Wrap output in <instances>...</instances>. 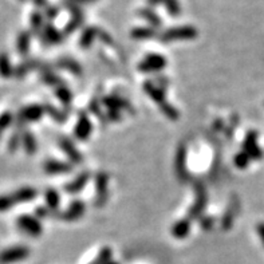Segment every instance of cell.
Here are the masks:
<instances>
[{"label": "cell", "mask_w": 264, "mask_h": 264, "mask_svg": "<svg viewBox=\"0 0 264 264\" xmlns=\"http://www.w3.org/2000/svg\"><path fill=\"white\" fill-rule=\"evenodd\" d=\"M198 35V31L195 26H176L166 28L164 31L158 32L157 39L162 43H172L180 41H193Z\"/></svg>", "instance_id": "obj_1"}, {"label": "cell", "mask_w": 264, "mask_h": 264, "mask_svg": "<svg viewBox=\"0 0 264 264\" xmlns=\"http://www.w3.org/2000/svg\"><path fill=\"white\" fill-rule=\"evenodd\" d=\"M195 192H196V201L191 207L187 216L189 221H195L197 219H201L208 202L207 191H205V188H204L201 182H196L195 184Z\"/></svg>", "instance_id": "obj_2"}, {"label": "cell", "mask_w": 264, "mask_h": 264, "mask_svg": "<svg viewBox=\"0 0 264 264\" xmlns=\"http://www.w3.org/2000/svg\"><path fill=\"white\" fill-rule=\"evenodd\" d=\"M95 200L94 205L98 208H102L108 202L109 197V175L105 172H98L95 175Z\"/></svg>", "instance_id": "obj_3"}, {"label": "cell", "mask_w": 264, "mask_h": 264, "mask_svg": "<svg viewBox=\"0 0 264 264\" xmlns=\"http://www.w3.org/2000/svg\"><path fill=\"white\" fill-rule=\"evenodd\" d=\"M16 227L19 228V231L26 233L28 236H32V238H38L43 232L41 221L30 215H22L16 219Z\"/></svg>", "instance_id": "obj_4"}, {"label": "cell", "mask_w": 264, "mask_h": 264, "mask_svg": "<svg viewBox=\"0 0 264 264\" xmlns=\"http://www.w3.org/2000/svg\"><path fill=\"white\" fill-rule=\"evenodd\" d=\"M166 58L161 54H149L140 63L138 70L141 73H158L166 67Z\"/></svg>", "instance_id": "obj_5"}, {"label": "cell", "mask_w": 264, "mask_h": 264, "mask_svg": "<svg viewBox=\"0 0 264 264\" xmlns=\"http://www.w3.org/2000/svg\"><path fill=\"white\" fill-rule=\"evenodd\" d=\"M30 256V249L26 245H15L0 252V264H14Z\"/></svg>", "instance_id": "obj_6"}, {"label": "cell", "mask_w": 264, "mask_h": 264, "mask_svg": "<svg viewBox=\"0 0 264 264\" xmlns=\"http://www.w3.org/2000/svg\"><path fill=\"white\" fill-rule=\"evenodd\" d=\"M243 152L248 155L251 160H262L263 158V151L258 145V133L251 130L245 135L243 141Z\"/></svg>", "instance_id": "obj_7"}, {"label": "cell", "mask_w": 264, "mask_h": 264, "mask_svg": "<svg viewBox=\"0 0 264 264\" xmlns=\"http://www.w3.org/2000/svg\"><path fill=\"white\" fill-rule=\"evenodd\" d=\"M86 212V204L81 200L73 201L65 212H58L55 218L62 220V221H77Z\"/></svg>", "instance_id": "obj_8"}, {"label": "cell", "mask_w": 264, "mask_h": 264, "mask_svg": "<svg viewBox=\"0 0 264 264\" xmlns=\"http://www.w3.org/2000/svg\"><path fill=\"white\" fill-rule=\"evenodd\" d=\"M175 171L180 181L185 182L189 180V173L187 169V146L180 145L177 149L176 158H175Z\"/></svg>", "instance_id": "obj_9"}, {"label": "cell", "mask_w": 264, "mask_h": 264, "mask_svg": "<svg viewBox=\"0 0 264 264\" xmlns=\"http://www.w3.org/2000/svg\"><path fill=\"white\" fill-rule=\"evenodd\" d=\"M91 130H93V125H91V121H90V118L88 117V114H79L77 125H75V130H74L75 137H77L79 141L88 140V137L91 134Z\"/></svg>", "instance_id": "obj_10"}, {"label": "cell", "mask_w": 264, "mask_h": 264, "mask_svg": "<svg viewBox=\"0 0 264 264\" xmlns=\"http://www.w3.org/2000/svg\"><path fill=\"white\" fill-rule=\"evenodd\" d=\"M62 32L58 30L57 27L52 24L51 22L50 23H46V26L43 28V32L39 37V41L43 43V44H59L61 42L63 41Z\"/></svg>", "instance_id": "obj_11"}, {"label": "cell", "mask_w": 264, "mask_h": 264, "mask_svg": "<svg viewBox=\"0 0 264 264\" xmlns=\"http://www.w3.org/2000/svg\"><path fill=\"white\" fill-rule=\"evenodd\" d=\"M144 90H145V93L148 94L160 108H162V106H165V105L168 104V102H166L165 91H164L160 86L154 85L152 81H146V82L144 83Z\"/></svg>", "instance_id": "obj_12"}, {"label": "cell", "mask_w": 264, "mask_h": 264, "mask_svg": "<svg viewBox=\"0 0 264 264\" xmlns=\"http://www.w3.org/2000/svg\"><path fill=\"white\" fill-rule=\"evenodd\" d=\"M58 142H59L61 149L67 154L70 161H73L74 164H81V162H82V154H81V152L75 148V145L71 142L70 138H67V137H61V138L58 140Z\"/></svg>", "instance_id": "obj_13"}, {"label": "cell", "mask_w": 264, "mask_h": 264, "mask_svg": "<svg viewBox=\"0 0 264 264\" xmlns=\"http://www.w3.org/2000/svg\"><path fill=\"white\" fill-rule=\"evenodd\" d=\"M18 114L21 115L24 122H35L43 117L44 109H43V105H28L26 108H23Z\"/></svg>", "instance_id": "obj_14"}, {"label": "cell", "mask_w": 264, "mask_h": 264, "mask_svg": "<svg viewBox=\"0 0 264 264\" xmlns=\"http://www.w3.org/2000/svg\"><path fill=\"white\" fill-rule=\"evenodd\" d=\"M88 180H90V173H88V172H82V173L78 175L74 180H71V181L67 182V184L65 185V191L70 193V195L79 193L83 188L88 185Z\"/></svg>", "instance_id": "obj_15"}, {"label": "cell", "mask_w": 264, "mask_h": 264, "mask_svg": "<svg viewBox=\"0 0 264 264\" xmlns=\"http://www.w3.org/2000/svg\"><path fill=\"white\" fill-rule=\"evenodd\" d=\"M43 169L48 175H59V173H68L73 171V165L63 161L47 160L43 165Z\"/></svg>", "instance_id": "obj_16"}, {"label": "cell", "mask_w": 264, "mask_h": 264, "mask_svg": "<svg viewBox=\"0 0 264 264\" xmlns=\"http://www.w3.org/2000/svg\"><path fill=\"white\" fill-rule=\"evenodd\" d=\"M42 68V81L48 85V86H54V88H62V86H66L63 79L59 75H57L55 73H52L51 67L48 65H41Z\"/></svg>", "instance_id": "obj_17"}, {"label": "cell", "mask_w": 264, "mask_h": 264, "mask_svg": "<svg viewBox=\"0 0 264 264\" xmlns=\"http://www.w3.org/2000/svg\"><path fill=\"white\" fill-rule=\"evenodd\" d=\"M37 195H38L37 189L32 187L19 188V189H16L15 192H12V193H11V196H12V198H14L15 204L32 201V200H35V198H37Z\"/></svg>", "instance_id": "obj_18"}, {"label": "cell", "mask_w": 264, "mask_h": 264, "mask_svg": "<svg viewBox=\"0 0 264 264\" xmlns=\"http://www.w3.org/2000/svg\"><path fill=\"white\" fill-rule=\"evenodd\" d=\"M137 15L140 16L141 19H144L145 22L149 23V26L155 28V30H158L161 26H162V19H161L158 14L153 11L149 7H142L140 10L137 11Z\"/></svg>", "instance_id": "obj_19"}, {"label": "cell", "mask_w": 264, "mask_h": 264, "mask_svg": "<svg viewBox=\"0 0 264 264\" xmlns=\"http://www.w3.org/2000/svg\"><path fill=\"white\" fill-rule=\"evenodd\" d=\"M158 37V30L153 27H134L130 31V38L134 41H151Z\"/></svg>", "instance_id": "obj_20"}, {"label": "cell", "mask_w": 264, "mask_h": 264, "mask_svg": "<svg viewBox=\"0 0 264 264\" xmlns=\"http://www.w3.org/2000/svg\"><path fill=\"white\" fill-rule=\"evenodd\" d=\"M98 38V27L95 26H88L83 28L81 38H79V46L83 50H88L91 47L94 41Z\"/></svg>", "instance_id": "obj_21"}, {"label": "cell", "mask_w": 264, "mask_h": 264, "mask_svg": "<svg viewBox=\"0 0 264 264\" xmlns=\"http://www.w3.org/2000/svg\"><path fill=\"white\" fill-rule=\"evenodd\" d=\"M102 104L108 108V109H113V110H129V111H133L132 106H130L129 102H126L125 99H122L118 95H108V97H104L102 99Z\"/></svg>", "instance_id": "obj_22"}, {"label": "cell", "mask_w": 264, "mask_h": 264, "mask_svg": "<svg viewBox=\"0 0 264 264\" xmlns=\"http://www.w3.org/2000/svg\"><path fill=\"white\" fill-rule=\"evenodd\" d=\"M30 46H31V32L23 30L18 34L16 38V51L19 55H27L30 51Z\"/></svg>", "instance_id": "obj_23"}, {"label": "cell", "mask_w": 264, "mask_h": 264, "mask_svg": "<svg viewBox=\"0 0 264 264\" xmlns=\"http://www.w3.org/2000/svg\"><path fill=\"white\" fill-rule=\"evenodd\" d=\"M30 26H31V32L35 37H41L43 28H44V15L41 11H34L30 15Z\"/></svg>", "instance_id": "obj_24"}, {"label": "cell", "mask_w": 264, "mask_h": 264, "mask_svg": "<svg viewBox=\"0 0 264 264\" xmlns=\"http://www.w3.org/2000/svg\"><path fill=\"white\" fill-rule=\"evenodd\" d=\"M41 65L42 63L38 59H26L24 62H22L21 65L16 66L15 70H14V75L16 78H23L28 71L41 68Z\"/></svg>", "instance_id": "obj_25"}, {"label": "cell", "mask_w": 264, "mask_h": 264, "mask_svg": "<svg viewBox=\"0 0 264 264\" xmlns=\"http://www.w3.org/2000/svg\"><path fill=\"white\" fill-rule=\"evenodd\" d=\"M55 66L58 68H62V70H67L71 74H75V75H81L82 74V66L75 61V59H71V58H61L58 59Z\"/></svg>", "instance_id": "obj_26"}, {"label": "cell", "mask_w": 264, "mask_h": 264, "mask_svg": "<svg viewBox=\"0 0 264 264\" xmlns=\"http://www.w3.org/2000/svg\"><path fill=\"white\" fill-rule=\"evenodd\" d=\"M191 223L187 218L178 220L175 225L172 227V235L176 239H185L191 232Z\"/></svg>", "instance_id": "obj_27"}, {"label": "cell", "mask_w": 264, "mask_h": 264, "mask_svg": "<svg viewBox=\"0 0 264 264\" xmlns=\"http://www.w3.org/2000/svg\"><path fill=\"white\" fill-rule=\"evenodd\" d=\"M85 22V12H81V14H75V15H71L70 21L67 22L66 27L63 28V35L67 37V35H71L74 32L77 31L79 27L82 26V23Z\"/></svg>", "instance_id": "obj_28"}, {"label": "cell", "mask_w": 264, "mask_h": 264, "mask_svg": "<svg viewBox=\"0 0 264 264\" xmlns=\"http://www.w3.org/2000/svg\"><path fill=\"white\" fill-rule=\"evenodd\" d=\"M44 198H46V204L48 211H51V213L58 212V208H59V193L52 188H48L44 192Z\"/></svg>", "instance_id": "obj_29"}, {"label": "cell", "mask_w": 264, "mask_h": 264, "mask_svg": "<svg viewBox=\"0 0 264 264\" xmlns=\"http://www.w3.org/2000/svg\"><path fill=\"white\" fill-rule=\"evenodd\" d=\"M22 145L24 148L27 154H34L38 149V144L35 137L31 132H24L22 133Z\"/></svg>", "instance_id": "obj_30"}, {"label": "cell", "mask_w": 264, "mask_h": 264, "mask_svg": "<svg viewBox=\"0 0 264 264\" xmlns=\"http://www.w3.org/2000/svg\"><path fill=\"white\" fill-rule=\"evenodd\" d=\"M12 63L10 61V57L5 52H0V75L3 78H10L14 75Z\"/></svg>", "instance_id": "obj_31"}, {"label": "cell", "mask_w": 264, "mask_h": 264, "mask_svg": "<svg viewBox=\"0 0 264 264\" xmlns=\"http://www.w3.org/2000/svg\"><path fill=\"white\" fill-rule=\"evenodd\" d=\"M43 109H44V114H48L54 121H57L59 124L65 122L67 119V113L66 111H62V110L57 109L55 106H52L50 104L43 105Z\"/></svg>", "instance_id": "obj_32"}, {"label": "cell", "mask_w": 264, "mask_h": 264, "mask_svg": "<svg viewBox=\"0 0 264 264\" xmlns=\"http://www.w3.org/2000/svg\"><path fill=\"white\" fill-rule=\"evenodd\" d=\"M55 95L58 97V99L62 102V105L65 108H68L71 105V101H73V93L68 90V88L66 86H62V88H55Z\"/></svg>", "instance_id": "obj_33"}, {"label": "cell", "mask_w": 264, "mask_h": 264, "mask_svg": "<svg viewBox=\"0 0 264 264\" xmlns=\"http://www.w3.org/2000/svg\"><path fill=\"white\" fill-rule=\"evenodd\" d=\"M164 7H165L166 12L169 14L173 18H177V16H180V14L182 12L181 4H180V1L178 0H164Z\"/></svg>", "instance_id": "obj_34"}, {"label": "cell", "mask_w": 264, "mask_h": 264, "mask_svg": "<svg viewBox=\"0 0 264 264\" xmlns=\"http://www.w3.org/2000/svg\"><path fill=\"white\" fill-rule=\"evenodd\" d=\"M12 121H14V117L10 111H4V113L0 115V138L4 133L5 129H8L11 125H12Z\"/></svg>", "instance_id": "obj_35"}, {"label": "cell", "mask_w": 264, "mask_h": 264, "mask_svg": "<svg viewBox=\"0 0 264 264\" xmlns=\"http://www.w3.org/2000/svg\"><path fill=\"white\" fill-rule=\"evenodd\" d=\"M21 142H22L21 130H15L14 134L11 135L10 140H8V151H10L11 153H14V152L18 151V148L21 146Z\"/></svg>", "instance_id": "obj_36"}, {"label": "cell", "mask_w": 264, "mask_h": 264, "mask_svg": "<svg viewBox=\"0 0 264 264\" xmlns=\"http://www.w3.org/2000/svg\"><path fill=\"white\" fill-rule=\"evenodd\" d=\"M14 205H16V204L15 201H14L12 196H11V193H8V195H1V196H0V213L10 211Z\"/></svg>", "instance_id": "obj_37"}, {"label": "cell", "mask_w": 264, "mask_h": 264, "mask_svg": "<svg viewBox=\"0 0 264 264\" xmlns=\"http://www.w3.org/2000/svg\"><path fill=\"white\" fill-rule=\"evenodd\" d=\"M233 162H235V165L238 166L239 169H245V168L249 165L251 158H249L248 155L245 154L244 152H240V153H238V154L235 155Z\"/></svg>", "instance_id": "obj_38"}, {"label": "cell", "mask_w": 264, "mask_h": 264, "mask_svg": "<svg viewBox=\"0 0 264 264\" xmlns=\"http://www.w3.org/2000/svg\"><path fill=\"white\" fill-rule=\"evenodd\" d=\"M43 15L50 22L54 21V19H57L58 15H59V8L54 4H47L46 7L43 8Z\"/></svg>", "instance_id": "obj_39"}, {"label": "cell", "mask_w": 264, "mask_h": 264, "mask_svg": "<svg viewBox=\"0 0 264 264\" xmlns=\"http://www.w3.org/2000/svg\"><path fill=\"white\" fill-rule=\"evenodd\" d=\"M110 260H111V249H110L109 247H105V248L101 249L98 258H97V260H95L94 263L95 264H106V263H109Z\"/></svg>", "instance_id": "obj_40"}, {"label": "cell", "mask_w": 264, "mask_h": 264, "mask_svg": "<svg viewBox=\"0 0 264 264\" xmlns=\"http://www.w3.org/2000/svg\"><path fill=\"white\" fill-rule=\"evenodd\" d=\"M233 216H235V211H233L232 207H229L227 213L223 216V220H221V227H223V229H229V228L232 227Z\"/></svg>", "instance_id": "obj_41"}, {"label": "cell", "mask_w": 264, "mask_h": 264, "mask_svg": "<svg viewBox=\"0 0 264 264\" xmlns=\"http://www.w3.org/2000/svg\"><path fill=\"white\" fill-rule=\"evenodd\" d=\"M88 109H90V111L94 114V115H97L102 122H105L106 121V117H104V114H102V111H101V108H99V104L98 101H91L90 102V105H88Z\"/></svg>", "instance_id": "obj_42"}, {"label": "cell", "mask_w": 264, "mask_h": 264, "mask_svg": "<svg viewBox=\"0 0 264 264\" xmlns=\"http://www.w3.org/2000/svg\"><path fill=\"white\" fill-rule=\"evenodd\" d=\"M200 225H201L202 229L205 231H211L215 225V219L211 218V216H202L200 219Z\"/></svg>", "instance_id": "obj_43"}, {"label": "cell", "mask_w": 264, "mask_h": 264, "mask_svg": "<svg viewBox=\"0 0 264 264\" xmlns=\"http://www.w3.org/2000/svg\"><path fill=\"white\" fill-rule=\"evenodd\" d=\"M97 39H99L101 42H104V43H108V44H113V39L110 37L109 32H106L105 30H102V28H99V27H98V38H97Z\"/></svg>", "instance_id": "obj_44"}, {"label": "cell", "mask_w": 264, "mask_h": 264, "mask_svg": "<svg viewBox=\"0 0 264 264\" xmlns=\"http://www.w3.org/2000/svg\"><path fill=\"white\" fill-rule=\"evenodd\" d=\"M37 216L38 218H48V216H51L52 213L51 211H48V208H44V207H38L37 208Z\"/></svg>", "instance_id": "obj_45"}, {"label": "cell", "mask_w": 264, "mask_h": 264, "mask_svg": "<svg viewBox=\"0 0 264 264\" xmlns=\"http://www.w3.org/2000/svg\"><path fill=\"white\" fill-rule=\"evenodd\" d=\"M106 117L109 119H111V121H119V119H121V111H118V110L108 109Z\"/></svg>", "instance_id": "obj_46"}, {"label": "cell", "mask_w": 264, "mask_h": 264, "mask_svg": "<svg viewBox=\"0 0 264 264\" xmlns=\"http://www.w3.org/2000/svg\"><path fill=\"white\" fill-rule=\"evenodd\" d=\"M258 233H259L260 239H262V243L264 245V223L258 224Z\"/></svg>", "instance_id": "obj_47"}, {"label": "cell", "mask_w": 264, "mask_h": 264, "mask_svg": "<svg viewBox=\"0 0 264 264\" xmlns=\"http://www.w3.org/2000/svg\"><path fill=\"white\" fill-rule=\"evenodd\" d=\"M34 1V4L37 5V7H39V8H44L47 5V0H32Z\"/></svg>", "instance_id": "obj_48"}, {"label": "cell", "mask_w": 264, "mask_h": 264, "mask_svg": "<svg viewBox=\"0 0 264 264\" xmlns=\"http://www.w3.org/2000/svg\"><path fill=\"white\" fill-rule=\"evenodd\" d=\"M149 5H160L164 3V0H146Z\"/></svg>", "instance_id": "obj_49"}, {"label": "cell", "mask_w": 264, "mask_h": 264, "mask_svg": "<svg viewBox=\"0 0 264 264\" xmlns=\"http://www.w3.org/2000/svg\"><path fill=\"white\" fill-rule=\"evenodd\" d=\"M74 3H77V4H86V3H91L94 0H71Z\"/></svg>", "instance_id": "obj_50"}, {"label": "cell", "mask_w": 264, "mask_h": 264, "mask_svg": "<svg viewBox=\"0 0 264 264\" xmlns=\"http://www.w3.org/2000/svg\"><path fill=\"white\" fill-rule=\"evenodd\" d=\"M106 264H118V263H114V262H111V260H110L109 263H106Z\"/></svg>", "instance_id": "obj_51"}, {"label": "cell", "mask_w": 264, "mask_h": 264, "mask_svg": "<svg viewBox=\"0 0 264 264\" xmlns=\"http://www.w3.org/2000/svg\"><path fill=\"white\" fill-rule=\"evenodd\" d=\"M21 1H24V0H21Z\"/></svg>", "instance_id": "obj_52"}, {"label": "cell", "mask_w": 264, "mask_h": 264, "mask_svg": "<svg viewBox=\"0 0 264 264\" xmlns=\"http://www.w3.org/2000/svg\"><path fill=\"white\" fill-rule=\"evenodd\" d=\"M91 264H95V263H91Z\"/></svg>", "instance_id": "obj_53"}, {"label": "cell", "mask_w": 264, "mask_h": 264, "mask_svg": "<svg viewBox=\"0 0 264 264\" xmlns=\"http://www.w3.org/2000/svg\"><path fill=\"white\" fill-rule=\"evenodd\" d=\"M94 1H95V0H94Z\"/></svg>", "instance_id": "obj_54"}]
</instances>
